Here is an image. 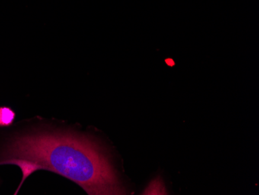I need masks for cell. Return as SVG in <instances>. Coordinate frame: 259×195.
<instances>
[{
    "mask_svg": "<svg viewBox=\"0 0 259 195\" xmlns=\"http://www.w3.org/2000/svg\"><path fill=\"white\" fill-rule=\"evenodd\" d=\"M0 165L18 166L23 179L38 170L60 174L81 186L89 194H126L110 157L88 135L69 132H35L17 137L0 157Z\"/></svg>",
    "mask_w": 259,
    "mask_h": 195,
    "instance_id": "cell-1",
    "label": "cell"
},
{
    "mask_svg": "<svg viewBox=\"0 0 259 195\" xmlns=\"http://www.w3.org/2000/svg\"><path fill=\"white\" fill-rule=\"evenodd\" d=\"M166 190L164 188V183L160 178L153 180L148 188L144 191V194H166Z\"/></svg>",
    "mask_w": 259,
    "mask_h": 195,
    "instance_id": "cell-3",
    "label": "cell"
},
{
    "mask_svg": "<svg viewBox=\"0 0 259 195\" xmlns=\"http://www.w3.org/2000/svg\"><path fill=\"white\" fill-rule=\"evenodd\" d=\"M16 119V113L8 107H0V127H10Z\"/></svg>",
    "mask_w": 259,
    "mask_h": 195,
    "instance_id": "cell-2",
    "label": "cell"
}]
</instances>
